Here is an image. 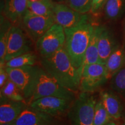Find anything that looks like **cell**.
Returning <instances> with one entry per match:
<instances>
[{
    "label": "cell",
    "instance_id": "1",
    "mask_svg": "<svg viewBox=\"0 0 125 125\" xmlns=\"http://www.w3.org/2000/svg\"><path fill=\"white\" fill-rule=\"evenodd\" d=\"M96 27L89 16L85 14L75 26L64 29V48L78 71Z\"/></svg>",
    "mask_w": 125,
    "mask_h": 125
},
{
    "label": "cell",
    "instance_id": "2",
    "mask_svg": "<svg viewBox=\"0 0 125 125\" xmlns=\"http://www.w3.org/2000/svg\"><path fill=\"white\" fill-rule=\"evenodd\" d=\"M40 62L43 69L63 86L75 93L79 90L80 74L72 63L64 47L51 56L41 57Z\"/></svg>",
    "mask_w": 125,
    "mask_h": 125
},
{
    "label": "cell",
    "instance_id": "3",
    "mask_svg": "<svg viewBox=\"0 0 125 125\" xmlns=\"http://www.w3.org/2000/svg\"><path fill=\"white\" fill-rule=\"evenodd\" d=\"M75 92L63 86L58 81L43 68L40 67L37 82L32 96L27 101L28 104L41 97H58L74 101Z\"/></svg>",
    "mask_w": 125,
    "mask_h": 125
},
{
    "label": "cell",
    "instance_id": "4",
    "mask_svg": "<svg viewBox=\"0 0 125 125\" xmlns=\"http://www.w3.org/2000/svg\"><path fill=\"white\" fill-rule=\"evenodd\" d=\"M96 98L91 93L81 92L73 101L68 111L73 125H94Z\"/></svg>",
    "mask_w": 125,
    "mask_h": 125
},
{
    "label": "cell",
    "instance_id": "5",
    "mask_svg": "<svg viewBox=\"0 0 125 125\" xmlns=\"http://www.w3.org/2000/svg\"><path fill=\"white\" fill-rule=\"evenodd\" d=\"M39 68L40 67L37 65H28L18 68L6 67L9 79L20 89L26 103L33 93Z\"/></svg>",
    "mask_w": 125,
    "mask_h": 125
},
{
    "label": "cell",
    "instance_id": "6",
    "mask_svg": "<svg viewBox=\"0 0 125 125\" xmlns=\"http://www.w3.org/2000/svg\"><path fill=\"white\" fill-rule=\"evenodd\" d=\"M65 43L64 29L54 23L35 42L36 49L41 57H45L64 48Z\"/></svg>",
    "mask_w": 125,
    "mask_h": 125
},
{
    "label": "cell",
    "instance_id": "7",
    "mask_svg": "<svg viewBox=\"0 0 125 125\" xmlns=\"http://www.w3.org/2000/svg\"><path fill=\"white\" fill-rule=\"evenodd\" d=\"M109 80L105 65L100 63L87 65L81 73L79 90L81 92L93 93Z\"/></svg>",
    "mask_w": 125,
    "mask_h": 125
},
{
    "label": "cell",
    "instance_id": "8",
    "mask_svg": "<svg viewBox=\"0 0 125 125\" xmlns=\"http://www.w3.org/2000/svg\"><path fill=\"white\" fill-rule=\"evenodd\" d=\"M31 38L22 29L12 25L9 31L5 63L14 57L30 52Z\"/></svg>",
    "mask_w": 125,
    "mask_h": 125
},
{
    "label": "cell",
    "instance_id": "9",
    "mask_svg": "<svg viewBox=\"0 0 125 125\" xmlns=\"http://www.w3.org/2000/svg\"><path fill=\"white\" fill-rule=\"evenodd\" d=\"M21 22L24 31L33 42L37 41L54 24L53 16L36 15L27 10Z\"/></svg>",
    "mask_w": 125,
    "mask_h": 125
},
{
    "label": "cell",
    "instance_id": "10",
    "mask_svg": "<svg viewBox=\"0 0 125 125\" xmlns=\"http://www.w3.org/2000/svg\"><path fill=\"white\" fill-rule=\"evenodd\" d=\"M73 102V101L66 98L49 96L38 98L32 101L29 104V106L36 110L53 117L68 112Z\"/></svg>",
    "mask_w": 125,
    "mask_h": 125
},
{
    "label": "cell",
    "instance_id": "11",
    "mask_svg": "<svg viewBox=\"0 0 125 125\" xmlns=\"http://www.w3.org/2000/svg\"><path fill=\"white\" fill-rule=\"evenodd\" d=\"M52 10L54 23L60 25L64 29L75 26L83 16L64 2H53Z\"/></svg>",
    "mask_w": 125,
    "mask_h": 125
},
{
    "label": "cell",
    "instance_id": "12",
    "mask_svg": "<svg viewBox=\"0 0 125 125\" xmlns=\"http://www.w3.org/2000/svg\"><path fill=\"white\" fill-rule=\"evenodd\" d=\"M27 105L26 101H13L1 96L0 124L13 122Z\"/></svg>",
    "mask_w": 125,
    "mask_h": 125
},
{
    "label": "cell",
    "instance_id": "13",
    "mask_svg": "<svg viewBox=\"0 0 125 125\" xmlns=\"http://www.w3.org/2000/svg\"><path fill=\"white\" fill-rule=\"evenodd\" d=\"M118 45L112 32L104 26H100L98 38V63L105 65L109 56Z\"/></svg>",
    "mask_w": 125,
    "mask_h": 125
},
{
    "label": "cell",
    "instance_id": "14",
    "mask_svg": "<svg viewBox=\"0 0 125 125\" xmlns=\"http://www.w3.org/2000/svg\"><path fill=\"white\" fill-rule=\"evenodd\" d=\"M52 116L28 106L18 118L13 122V125H51Z\"/></svg>",
    "mask_w": 125,
    "mask_h": 125
},
{
    "label": "cell",
    "instance_id": "15",
    "mask_svg": "<svg viewBox=\"0 0 125 125\" xmlns=\"http://www.w3.org/2000/svg\"><path fill=\"white\" fill-rule=\"evenodd\" d=\"M27 10V0H9L3 5L2 14L12 23L21 21Z\"/></svg>",
    "mask_w": 125,
    "mask_h": 125
},
{
    "label": "cell",
    "instance_id": "16",
    "mask_svg": "<svg viewBox=\"0 0 125 125\" xmlns=\"http://www.w3.org/2000/svg\"><path fill=\"white\" fill-rule=\"evenodd\" d=\"M100 100L113 120L119 119L122 115L123 106L119 97L111 91L100 92Z\"/></svg>",
    "mask_w": 125,
    "mask_h": 125
},
{
    "label": "cell",
    "instance_id": "17",
    "mask_svg": "<svg viewBox=\"0 0 125 125\" xmlns=\"http://www.w3.org/2000/svg\"><path fill=\"white\" fill-rule=\"evenodd\" d=\"M107 77L111 79L117 72L125 65V50L122 46L118 45L108 58L105 63Z\"/></svg>",
    "mask_w": 125,
    "mask_h": 125
},
{
    "label": "cell",
    "instance_id": "18",
    "mask_svg": "<svg viewBox=\"0 0 125 125\" xmlns=\"http://www.w3.org/2000/svg\"><path fill=\"white\" fill-rule=\"evenodd\" d=\"M99 31L100 26H96L89 44L86 51L85 52L82 65L79 70L80 75L81 71L84 67L86 66L87 65L98 63L99 56H98V35H99Z\"/></svg>",
    "mask_w": 125,
    "mask_h": 125
},
{
    "label": "cell",
    "instance_id": "19",
    "mask_svg": "<svg viewBox=\"0 0 125 125\" xmlns=\"http://www.w3.org/2000/svg\"><path fill=\"white\" fill-rule=\"evenodd\" d=\"M52 0H27V11L36 15L53 16Z\"/></svg>",
    "mask_w": 125,
    "mask_h": 125
},
{
    "label": "cell",
    "instance_id": "20",
    "mask_svg": "<svg viewBox=\"0 0 125 125\" xmlns=\"http://www.w3.org/2000/svg\"><path fill=\"white\" fill-rule=\"evenodd\" d=\"M104 11L107 19H118L125 12V0H107L104 5Z\"/></svg>",
    "mask_w": 125,
    "mask_h": 125
},
{
    "label": "cell",
    "instance_id": "21",
    "mask_svg": "<svg viewBox=\"0 0 125 125\" xmlns=\"http://www.w3.org/2000/svg\"><path fill=\"white\" fill-rule=\"evenodd\" d=\"M12 26V23L7 19L4 15H1V27H0V65H5V56L9 31Z\"/></svg>",
    "mask_w": 125,
    "mask_h": 125
},
{
    "label": "cell",
    "instance_id": "22",
    "mask_svg": "<svg viewBox=\"0 0 125 125\" xmlns=\"http://www.w3.org/2000/svg\"><path fill=\"white\" fill-rule=\"evenodd\" d=\"M37 59V56L32 52H30L8 61L5 64V66L9 68H18L28 65H35Z\"/></svg>",
    "mask_w": 125,
    "mask_h": 125
},
{
    "label": "cell",
    "instance_id": "23",
    "mask_svg": "<svg viewBox=\"0 0 125 125\" xmlns=\"http://www.w3.org/2000/svg\"><path fill=\"white\" fill-rule=\"evenodd\" d=\"M1 96L13 101H26L21 90L10 79L1 88Z\"/></svg>",
    "mask_w": 125,
    "mask_h": 125
},
{
    "label": "cell",
    "instance_id": "24",
    "mask_svg": "<svg viewBox=\"0 0 125 125\" xmlns=\"http://www.w3.org/2000/svg\"><path fill=\"white\" fill-rule=\"evenodd\" d=\"M112 118L108 113L107 109L103 105L102 101L97 100L94 109V125H106L112 121Z\"/></svg>",
    "mask_w": 125,
    "mask_h": 125
},
{
    "label": "cell",
    "instance_id": "25",
    "mask_svg": "<svg viewBox=\"0 0 125 125\" xmlns=\"http://www.w3.org/2000/svg\"><path fill=\"white\" fill-rule=\"evenodd\" d=\"M111 87L114 91L125 96V65L111 78Z\"/></svg>",
    "mask_w": 125,
    "mask_h": 125
},
{
    "label": "cell",
    "instance_id": "26",
    "mask_svg": "<svg viewBox=\"0 0 125 125\" xmlns=\"http://www.w3.org/2000/svg\"><path fill=\"white\" fill-rule=\"evenodd\" d=\"M64 3L82 15L91 12L92 0H65Z\"/></svg>",
    "mask_w": 125,
    "mask_h": 125
},
{
    "label": "cell",
    "instance_id": "27",
    "mask_svg": "<svg viewBox=\"0 0 125 125\" xmlns=\"http://www.w3.org/2000/svg\"><path fill=\"white\" fill-rule=\"evenodd\" d=\"M107 0H92V13L97 15L104 8Z\"/></svg>",
    "mask_w": 125,
    "mask_h": 125
},
{
    "label": "cell",
    "instance_id": "28",
    "mask_svg": "<svg viewBox=\"0 0 125 125\" xmlns=\"http://www.w3.org/2000/svg\"><path fill=\"white\" fill-rule=\"evenodd\" d=\"M9 75L5 65H0V87L1 88L9 80Z\"/></svg>",
    "mask_w": 125,
    "mask_h": 125
},
{
    "label": "cell",
    "instance_id": "29",
    "mask_svg": "<svg viewBox=\"0 0 125 125\" xmlns=\"http://www.w3.org/2000/svg\"><path fill=\"white\" fill-rule=\"evenodd\" d=\"M53 2H65V0H52Z\"/></svg>",
    "mask_w": 125,
    "mask_h": 125
},
{
    "label": "cell",
    "instance_id": "30",
    "mask_svg": "<svg viewBox=\"0 0 125 125\" xmlns=\"http://www.w3.org/2000/svg\"><path fill=\"white\" fill-rule=\"evenodd\" d=\"M106 125H116V123H114V122L111 121V122H109L108 123H107Z\"/></svg>",
    "mask_w": 125,
    "mask_h": 125
},
{
    "label": "cell",
    "instance_id": "31",
    "mask_svg": "<svg viewBox=\"0 0 125 125\" xmlns=\"http://www.w3.org/2000/svg\"><path fill=\"white\" fill-rule=\"evenodd\" d=\"M0 125H13V122L7 123H2V124H0Z\"/></svg>",
    "mask_w": 125,
    "mask_h": 125
},
{
    "label": "cell",
    "instance_id": "32",
    "mask_svg": "<svg viewBox=\"0 0 125 125\" xmlns=\"http://www.w3.org/2000/svg\"><path fill=\"white\" fill-rule=\"evenodd\" d=\"M9 0H3V4H4L5 3V2H7V1H8Z\"/></svg>",
    "mask_w": 125,
    "mask_h": 125
},
{
    "label": "cell",
    "instance_id": "33",
    "mask_svg": "<svg viewBox=\"0 0 125 125\" xmlns=\"http://www.w3.org/2000/svg\"><path fill=\"white\" fill-rule=\"evenodd\" d=\"M124 31H125V27H124Z\"/></svg>",
    "mask_w": 125,
    "mask_h": 125
},
{
    "label": "cell",
    "instance_id": "34",
    "mask_svg": "<svg viewBox=\"0 0 125 125\" xmlns=\"http://www.w3.org/2000/svg\"><path fill=\"white\" fill-rule=\"evenodd\" d=\"M124 125H125V123H124Z\"/></svg>",
    "mask_w": 125,
    "mask_h": 125
},
{
    "label": "cell",
    "instance_id": "35",
    "mask_svg": "<svg viewBox=\"0 0 125 125\" xmlns=\"http://www.w3.org/2000/svg\"></svg>",
    "mask_w": 125,
    "mask_h": 125
}]
</instances>
